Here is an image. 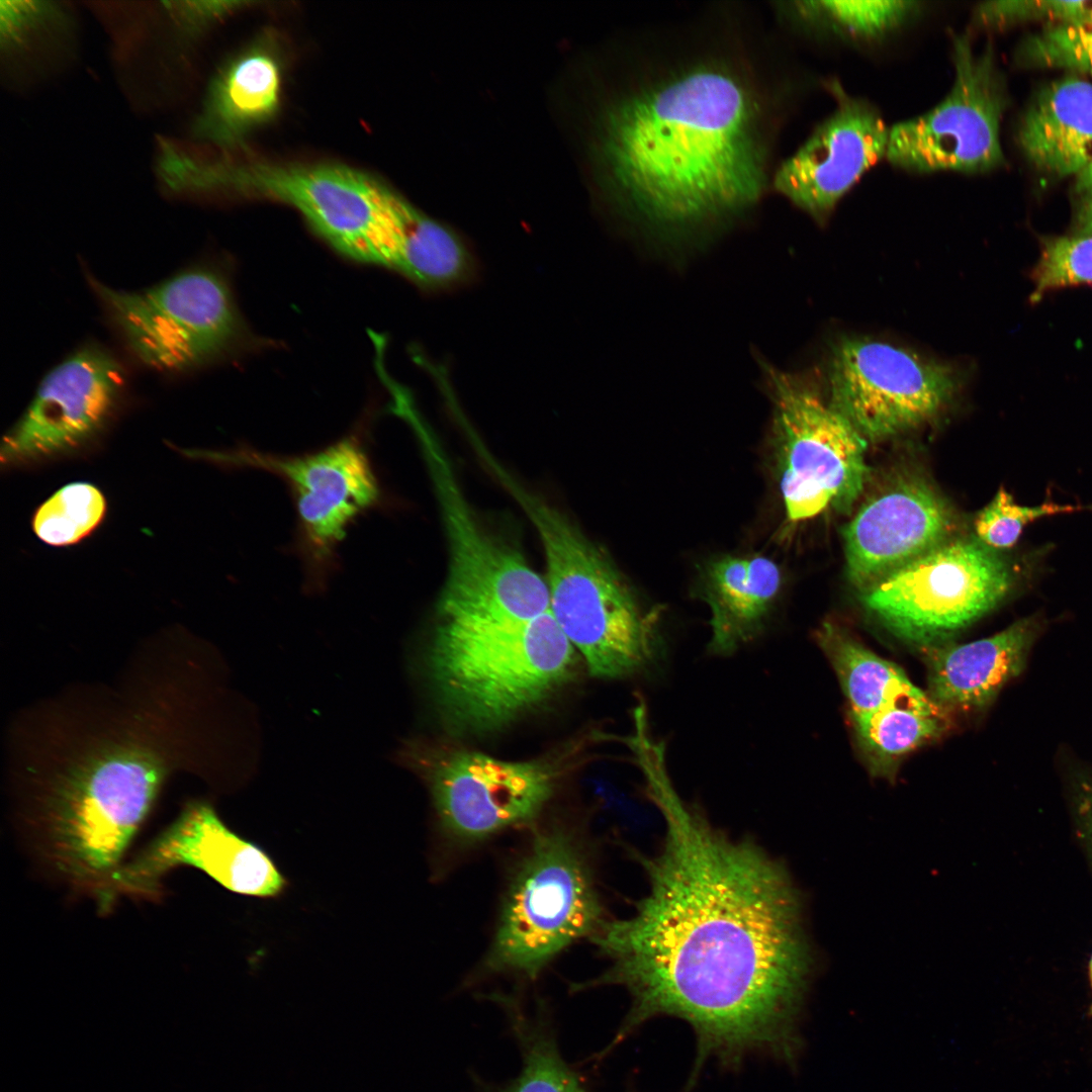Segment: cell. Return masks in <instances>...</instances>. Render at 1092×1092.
I'll return each instance as SVG.
<instances>
[{
    "mask_svg": "<svg viewBox=\"0 0 1092 1092\" xmlns=\"http://www.w3.org/2000/svg\"><path fill=\"white\" fill-rule=\"evenodd\" d=\"M766 373L787 519L800 523L850 510L868 477V441L809 383L769 366Z\"/></svg>",
    "mask_w": 1092,
    "mask_h": 1092,
    "instance_id": "30bf717a",
    "label": "cell"
},
{
    "mask_svg": "<svg viewBox=\"0 0 1092 1092\" xmlns=\"http://www.w3.org/2000/svg\"><path fill=\"white\" fill-rule=\"evenodd\" d=\"M1092 18V0H1002L979 3L973 11L977 26L1003 28L1026 21L1046 24L1080 22Z\"/></svg>",
    "mask_w": 1092,
    "mask_h": 1092,
    "instance_id": "1f68e13d",
    "label": "cell"
},
{
    "mask_svg": "<svg viewBox=\"0 0 1092 1092\" xmlns=\"http://www.w3.org/2000/svg\"><path fill=\"white\" fill-rule=\"evenodd\" d=\"M124 385V370L110 352L96 345L76 350L41 379L2 441V463H28L79 447L109 420Z\"/></svg>",
    "mask_w": 1092,
    "mask_h": 1092,
    "instance_id": "2e32d148",
    "label": "cell"
},
{
    "mask_svg": "<svg viewBox=\"0 0 1092 1092\" xmlns=\"http://www.w3.org/2000/svg\"><path fill=\"white\" fill-rule=\"evenodd\" d=\"M781 584L779 566L761 555L725 556L705 565L697 593L711 611L709 651L727 656L757 638Z\"/></svg>",
    "mask_w": 1092,
    "mask_h": 1092,
    "instance_id": "7402d4cb",
    "label": "cell"
},
{
    "mask_svg": "<svg viewBox=\"0 0 1092 1092\" xmlns=\"http://www.w3.org/2000/svg\"><path fill=\"white\" fill-rule=\"evenodd\" d=\"M816 641L837 675L849 704L850 717L892 706L944 711L902 668L877 655L833 623L820 626Z\"/></svg>",
    "mask_w": 1092,
    "mask_h": 1092,
    "instance_id": "cb8c5ba5",
    "label": "cell"
},
{
    "mask_svg": "<svg viewBox=\"0 0 1092 1092\" xmlns=\"http://www.w3.org/2000/svg\"><path fill=\"white\" fill-rule=\"evenodd\" d=\"M836 101L806 142L777 170L774 186L816 219L826 218L840 199L883 157L890 128L863 98L827 84Z\"/></svg>",
    "mask_w": 1092,
    "mask_h": 1092,
    "instance_id": "ac0fdd59",
    "label": "cell"
},
{
    "mask_svg": "<svg viewBox=\"0 0 1092 1092\" xmlns=\"http://www.w3.org/2000/svg\"><path fill=\"white\" fill-rule=\"evenodd\" d=\"M734 65L701 59L644 79L601 118L599 151L617 203L655 225L736 213L766 182L764 111Z\"/></svg>",
    "mask_w": 1092,
    "mask_h": 1092,
    "instance_id": "7a4b0ae2",
    "label": "cell"
},
{
    "mask_svg": "<svg viewBox=\"0 0 1092 1092\" xmlns=\"http://www.w3.org/2000/svg\"><path fill=\"white\" fill-rule=\"evenodd\" d=\"M1072 206V233L1092 234V162L1075 176Z\"/></svg>",
    "mask_w": 1092,
    "mask_h": 1092,
    "instance_id": "836d02e7",
    "label": "cell"
},
{
    "mask_svg": "<svg viewBox=\"0 0 1092 1092\" xmlns=\"http://www.w3.org/2000/svg\"><path fill=\"white\" fill-rule=\"evenodd\" d=\"M1040 626L1025 617L986 638L925 649L928 697L945 712L985 709L1022 672Z\"/></svg>",
    "mask_w": 1092,
    "mask_h": 1092,
    "instance_id": "ffe728a7",
    "label": "cell"
},
{
    "mask_svg": "<svg viewBox=\"0 0 1092 1092\" xmlns=\"http://www.w3.org/2000/svg\"><path fill=\"white\" fill-rule=\"evenodd\" d=\"M1031 279L1033 299L1057 289L1092 284V234L1043 238Z\"/></svg>",
    "mask_w": 1092,
    "mask_h": 1092,
    "instance_id": "f1b7e54d",
    "label": "cell"
},
{
    "mask_svg": "<svg viewBox=\"0 0 1092 1092\" xmlns=\"http://www.w3.org/2000/svg\"><path fill=\"white\" fill-rule=\"evenodd\" d=\"M790 15L807 28L857 40H877L909 24L925 9L913 0L796 1Z\"/></svg>",
    "mask_w": 1092,
    "mask_h": 1092,
    "instance_id": "484cf974",
    "label": "cell"
},
{
    "mask_svg": "<svg viewBox=\"0 0 1092 1092\" xmlns=\"http://www.w3.org/2000/svg\"><path fill=\"white\" fill-rule=\"evenodd\" d=\"M1081 510L1083 507L1054 502L1023 506L1017 504L1012 494L1001 486L979 512L974 528L977 540L985 546L995 551L1009 549L1017 543L1023 529L1032 522Z\"/></svg>",
    "mask_w": 1092,
    "mask_h": 1092,
    "instance_id": "4dcf8cb0",
    "label": "cell"
},
{
    "mask_svg": "<svg viewBox=\"0 0 1092 1092\" xmlns=\"http://www.w3.org/2000/svg\"><path fill=\"white\" fill-rule=\"evenodd\" d=\"M282 81L275 43L268 38L255 41L231 59L212 81L196 132L218 146H236L275 115Z\"/></svg>",
    "mask_w": 1092,
    "mask_h": 1092,
    "instance_id": "44dd1931",
    "label": "cell"
},
{
    "mask_svg": "<svg viewBox=\"0 0 1092 1092\" xmlns=\"http://www.w3.org/2000/svg\"><path fill=\"white\" fill-rule=\"evenodd\" d=\"M130 352L145 365L180 372L232 351L244 327L225 276L199 265L143 290L111 288L90 278Z\"/></svg>",
    "mask_w": 1092,
    "mask_h": 1092,
    "instance_id": "52a82bcc",
    "label": "cell"
},
{
    "mask_svg": "<svg viewBox=\"0 0 1092 1092\" xmlns=\"http://www.w3.org/2000/svg\"><path fill=\"white\" fill-rule=\"evenodd\" d=\"M851 720L869 769L886 778L894 777L907 754L939 737L946 727L944 711L908 706L887 707Z\"/></svg>",
    "mask_w": 1092,
    "mask_h": 1092,
    "instance_id": "d4e9b609",
    "label": "cell"
},
{
    "mask_svg": "<svg viewBox=\"0 0 1092 1092\" xmlns=\"http://www.w3.org/2000/svg\"><path fill=\"white\" fill-rule=\"evenodd\" d=\"M1072 795L1079 833L1092 856V772L1075 774Z\"/></svg>",
    "mask_w": 1092,
    "mask_h": 1092,
    "instance_id": "d6a6232c",
    "label": "cell"
},
{
    "mask_svg": "<svg viewBox=\"0 0 1092 1092\" xmlns=\"http://www.w3.org/2000/svg\"><path fill=\"white\" fill-rule=\"evenodd\" d=\"M427 768L440 821L461 840L530 821L555 784L553 768L544 761H508L475 751H453Z\"/></svg>",
    "mask_w": 1092,
    "mask_h": 1092,
    "instance_id": "e0dca14e",
    "label": "cell"
},
{
    "mask_svg": "<svg viewBox=\"0 0 1092 1092\" xmlns=\"http://www.w3.org/2000/svg\"><path fill=\"white\" fill-rule=\"evenodd\" d=\"M192 867L224 889L247 897L276 898L287 881L258 844L233 831L204 801L189 802L179 816L112 876L99 905L105 912L120 896L156 899L162 879L178 867Z\"/></svg>",
    "mask_w": 1092,
    "mask_h": 1092,
    "instance_id": "9a60e30c",
    "label": "cell"
},
{
    "mask_svg": "<svg viewBox=\"0 0 1092 1092\" xmlns=\"http://www.w3.org/2000/svg\"><path fill=\"white\" fill-rule=\"evenodd\" d=\"M142 704L94 726L35 775L34 816L68 858L94 866L121 859L165 781L187 760L186 734L170 704Z\"/></svg>",
    "mask_w": 1092,
    "mask_h": 1092,
    "instance_id": "3957f363",
    "label": "cell"
},
{
    "mask_svg": "<svg viewBox=\"0 0 1092 1092\" xmlns=\"http://www.w3.org/2000/svg\"><path fill=\"white\" fill-rule=\"evenodd\" d=\"M512 1029L519 1040L521 1074L498 1092H584L575 1073L560 1056L550 1027L541 1018L508 1008Z\"/></svg>",
    "mask_w": 1092,
    "mask_h": 1092,
    "instance_id": "4316f807",
    "label": "cell"
},
{
    "mask_svg": "<svg viewBox=\"0 0 1092 1092\" xmlns=\"http://www.w3.org/2000/svg\"><path fill=\"white\" fill-rule=\"evenodd\" d=\"M1090 974H1091V983H1092V959H1091V963H1090Z\"/></svg>",
    "mask_w": 1092,
    "mask_h": 1092,
    "instance_id": "e575fe53",
    "label": "cell"
},
{
    "mask_svg": "<svg viewBox=\"0 0 1092 1092\" xmlns=\"http://www.w3.org/2000/svg\"><path fill=\"white\" fill-rule=\"evenodd\" d=\"M217 460L265 470L288 485L296 509L299 550L314 585L331 570L350 525L381 495L356 434L312 453L277 455L243 448L219 453Z\"/></svg>",
    "mask_w": 1092,
    "mask_h": 1092,
    "instance_id": "5bb4252c",
    "label": "cell"
},
{
    "mask_svg": "<svg viewBox=\"0 0 1092 1092\" xmlns=\"http://www.w3.org/2000/svg\"><path fill=\"white\" fill-rule=\"evenodd\" d=\"M1017 140L1037 170L1075 177L1092 162V84L1066 76L1044 86L1023 113Z\"/></svg>",
    "mask_w": 1092,
    "mask_h": 1092,
    "instance_id": "603a6c76",
    "label": "cell"
},
{
    "mask_svg": "<svg viewBox=\"0 0 1092 1092\" xmlns=\"http://www.w3.org/2000/svg\"><path fill=\"white\" fill-rule=\"evenodd\" d=\"M636 766L663 818V843L652 856L636 854L648 891L634 913L594 934L611 968L576 987L621 985L631 995L609 1050L647 1019L671 1015L695 1029L697 1070L709 1056L726 1064L754 1050L791 1057L812 957L790 875L685 801L663 751L643 753Z\"/></svg>",
    "mask_w": 1092,
    "mask_h": 1092,
    "instance_id": "6da1fadb",
    "label": "cell"
},
{
    "mask_svg": "<svg viewBox=\"0 0 1092 1092\" xmlns=\"http://www.w3.org/2000/svg\"><path fill=\"white\" fill-rule=\"evenodd\" d=\"M398 415L421 441L445 529L448 569L438 603L440 620L512 625L549 612L545 577L532 568L521 550L477 517L415 403H403Z\"/></svg>",
    "mask_w": 1092,
    "mask_h": 1092,
    "instance_id": "8992f818",
    "label": "cell"
},
{
    "mask_svg": "<svg viewBox=\"0 0 1092 1092\" xmlns=\"http://www.w3.org/2000/svg\"><path fill=\"white\" fill-rule=\"evenodd\" d=\"M952 86L930 110L890 128L887 160L907 172L979 174L1004 164L1000 124L1007 105L990 44L978 53L967 33H950Z\"/></svg>",
    "mask_w": 1092,
    "mask_h": 1092,
    "instance_id": "8fae6325",
    "label": "cell"
},
{
    "mask_svg": "<svg viewBox=\"0 0 1092 1092\" xmlns=\"http://www.w3.org/2000/svg\"><path fill=\"white\" fill-rule=\"evenodd\" d=\"M1017 58L1028 66L1092 76V18L1044 26L1022 41Z\"/></svg>",
    "mask_w": 1092,
    "mask_h": 1092,
    "instance_id": "f546056e",
    "label": "cell"
},
{
    "mask_svg": "<svg viewBox=\"0 0 1092 1092\" xmlns=\"http://www.w3.org/2000/svg\"><path fill=\"white\" fill-rule=\"evenodd\" d=\"M575 663L550 611L512 625L440 620L428 654L442 712L455 728L474 732L499 728L542 703Z\"/></svg>",
    "mask_w": 1092,
    "mask_h": 1092,
    "instance_id": "277c9868",
    "label": "cell"
},
{
    "mask_svg": "<svg viewBox=\"0 0 1092 1092\" xmlns=\"http://www.w3.org/2000/svg\"><path fill=\"white\" fill-rule=\"evenodd\" d=\"M603 922L588 867L573 841L560 831L541 833L508 891L488 965L535 977Z\"/></svg>",
    "mask_w": 1092,
    "mask_h": 1092,
    "instance_id": "9c48e42d",
    "label": "cell"
},
{
    "mask_svg": "<svg viewBox=\"0 0 1092 1092\" xmlns=\"http://www.w3.org/2000/svg\"><path fill=\"white\" fill-rule=\"evenodd\" d=\"M105 499L92 484H68L54 493L36 511L33 530L43 542L64 546L78 542L102 520Z\"/></svg>",
    "mask_w": 1092,
    "mask_h": 1092,
    "instance_id": "83f0119b",
    "label": "cell"
},
{
    "mask_svg": "<svg viewBox=\"0 0 1092 1092\" xmlns=\"http://www.w3.org/2000/svg\"><path fill=\"white\" fill-rule=\"evenodd\" d=\"M502 482L536 529L550 612L589 673L617 678L645 669L659 650L658 612L640 605L603 550L564 513L509 474Z\"/></svg>",
    "mask_w": 1092,
    "mask_h": 1092,
    "instance_id": "5b68a950",
    "label": "cell"
},
{
    "mask_svg": "<svg viewBox=\"0 0 1092 1092\" xmlns=\"http://www.w3.org/2000/svg\"><path fill=\"white\" fill-rule=\"evenodd\" d=\"M953 516L926 482L906 478L872 495L843 529L848 579L861 592L947 541Z\"/></svg>",
    "mask_w": 1092,
    "mask_h": 1092,
    "instance_id": "d6986e66",
    "label": "cell"
},
{
    "mask_svg": "<svg viewBox=\"0 0 1092 1092\" xmlns=\"http://www.w3.org/2000/svg\"><path fill=\"white\" fill-rule=\"evenodd\" d=\"M1014 572L979 540L945 541L861 592L866 610L892 634L927 649L997 607Z\"/></svg>",
    "mask_w": 1092,
    "mask_h": 1092,
    "instance_id": "ba28073f",
    "label": "cell"
},
{
    "mask_svg": "<svg viewBox=\"0 0 1092 1092\" xmlns=\"http://www.w3.org/2000/svg\"><path fill=\"white\" fill-rule=\"evenodd\" d=\"M209 187H224L290 204L347 256L382 265L389 231L390 189L341 165L262 162L205 168Z\"/></svg>",
    "mask_w": 1092,
    "mask_h": 1092,
    "instance_id": "7c38bea8",
    "label": "cell"
},
{
    "mask_svg": "<svg viewBox=\"0 0 1092 1092\" xmlns=\"http://www.w3.org/2000/svg\"><path fill=\"white\" fill-rule=\"evenodd\" d=\"M959 386L950 365L866 339L840 341L828 368L829 403L868 442L928 423L952 400Z\"/></svg>",
    "mask_w": 1092,
    "mask_h": 1092,
    "instance_id": "4fadbf2b",
    "label": "cell"
}]
</instances>
